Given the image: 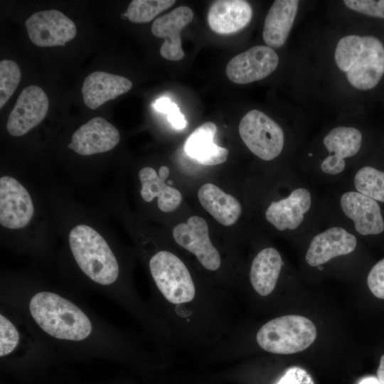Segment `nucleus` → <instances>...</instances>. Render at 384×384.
Segmentation results:
<instances>
[{
  "label": "nucleus",
  "mask_w": 384,
  "mask_h": 384,
  "mask_svg": "<svg viewBox=\"0 0 384 384\" xmlns=\"http://www.w3.org/2000/svg\"><path fill=\"white\" fill-rule=\"evenodd\" d=\"M0 301L19 312L56 353L117 358L143 353L76 294L19 284L3 287Z\"/></svg>",
  "instance_id": "obj_1"
},
{
  "label": "nucleus",
  "mask_w": 384,
  "mask_h": 384,
  "mask_svg": "<svg viewBox=\"0 0 384 384\" xmlns=\"http://www.w3.org/2000/svg\"><path fill=\"white\" fill-rule=\"evenodd\" d=\"M148 267L154 286L151 309L163 324L169 337L203 341L219 330L220 294L201 292L186 265L174 253L157 251Z\"/></svg>",
  "instance_id": "obj_2"
},
{
  "label": "nucleus",
  "mask_w": 384,
  "mask_h": 384,
  "mask_svg": "<svg viewBox=\"0 0 384 384\" xmlns=\"http://www.w3.org/2000/svg\"><path fill=\"white\" fill-rule=\"evenodd\" d=\"M334 56L338 68L358 90L375 87L384 75V45L374 36L343 37L337 43Z\"/></svg>",
  "instance_id": "obj_3"
},
{
  "label": "nucleus",
  "mask_w": 384,
  "mask_h": 384,
  "mask_svg": "<svg viewBox=\"0 0 384 384\" xmlns=\"http://www.w3.org/2000/svg\"><path fill=\"white\" fill-rule=\"evenodd\" d=\"M55 354L56 352L19 312L0 303L1 361L49 358Z\"/></svg>",
  "instance_id": "obj_4"
},
{
  "label": "nucleus",
  "mask_w": 384,
  "mask_h": 384,
  "mask_svg": "<svg viewBox=\"0 0 384 384\" xmlns=\"http://www.w3.org/2000/svg\"><path fill=\"white\" fill-rule=\"evenodd\" d=\"M314 323L306 317L289 314L272 319L257 332L255 339L264 351L276 354H292L310 346L316 338Z\"/></svg>",
  "instance_id": "obj_5"
},
{
  "label": "nucleus",
  "mask_w": 384,
  "mask_h": 384,
  "mask_svg": "<svg viewBox=\"0 0 384 384\" xmlns=\"http://www.w3.org/2000/svg\"><path fill=\"white\" fill-rule=\"evenodd\" d=\"M239 134L249 150L262 160L271 161L282 151L284 143L282 129L260 110H252L242 118Z\"/></svg>",
  "instance_id": "obj_6"
},
{
  "label": "nucleus",
  "mask_w": 384,
  "mask_h": 384,
  "mask_svg": "<svg viewBox=\"0 0 384 384\" xmlns=\"http://www.w3.org/2000/svg\"><path fill=\"white\" fill-rule=\"evenodd\" d=\"M173 237L179 246L195 255L204 269L210 272L220 269L221 257L210 239L208 225L205 219L197 215L191 216L186 223L174 227Z\"/></svg>",
  "instance_id": "obj_7"
},
{
  "label": "nucleus",
  "mask_w": 384,
  "mask_h": 384,
  "mask_svg": "<svg viewBox=\"0 0 384 384\" xmlns=\"http://www.w3.org/2000/svg\"><path fill=\"white\" fill-rule=\"evenodd\" d=\"M25 25L31 43L38 47L65 46L77 34L75 23L55 9L33 14Z\"/></svg>",
  "instance_id": "obj_8"
},
{
  "label": "nucleus",
  "mask_w": 384,
  "mask_h": 384,
  "mask_svg": "<svg viewBox=\"0 0 384 384\" xmlns=\"http://www.w3.org/2000/svg\"><path fill=\"white\" fill-rule=\"evenodd\" d=\"M278 63L279 57L272 48L256 46L231 58L225 72L233 82L247 84L267 78Z\"/></svg>",
  "instance_id": "obj_9"
},
{
  "label": "nucleus",
  "mask_w": 384,
  "mask_h": 384,
  "mask_svg": "<svg viewBox=\"0 0 384 384\" xmlns=\"http://www.w3.org/2000/svg\"><path fill=\"white\" fill-rule=\"evenodd\" d=\"M34 213L31 197L16 178L4 176L0 178V224L16 230L26 227Z\"/></svg>",
  "instance_id": "obj_10"
},
{
  "label": "nucleus",
  "mask_w": 384,
  "mask_h": 384,
  "mask_svg": "<svg viewBox=\"0 0 384 384\" xmlns=\"http://www.w3.org/2000/svg\"><path fill=\"white\" fill-rule=\"evenodd\" d=\"M48 108V98L41 87L37 85L25 87L9 115L8 132L14 137L27 134L43 120Z\"/></svg>",
  "instance_id": "obj_11"
},
{
  "label": "nucleus",
  "mask_w": 384,
  "mask_h": 384,
  "mask_svg": "<svg viewBox=\"0 0 384 384\" xmlns=\"http://www.w3.org/2000/svg\"><path fill=\"white\" fill-rule=\"evenodd\" d=\"M119 139L114 126L103 117H95L73 133L68 146L80 155L90 156L112 150Z\"/></svg>",
  "instance_id": "obj_12"
},
{
  "label": "nucleus",
  "mask_w": 384,
  "mask_h": 384,
  "mask_svg": "<svg viewBox=\"0 0 384 384\" xmlns=\"http://www.w3.org/2000/svg\"><path fill=\"white\" fill-rule=\"evenodd\" d=\"M362 134L351 127H337L324 138L329 155L321 164V171L331 175L341 174L346 167V158L356 155L361 149Z\"/></svg>",
  "instance_id": "obj_13"
},
{
  "label": "nucleus",
  "mask_w": 384,
  "mask_h": 384,
  "mask_svg": "<svg viewBox=\"0 0 384 384\" xmlns=\"http://www.w3.org/2000/svg\"><path fill=\"white\" fill-rule=\"evenodd\" d=\"M340 205L359 234L378 235L384 230V220L376 201L356 191H348L341 196Z\"/></svg>",
  "instance_id": "obj_14"
},
{
  "label": "nucleus",
  "mask_w": 384,
  "mask_h": 384,
  "mask_svg": "<svg viewBox=\"0 0 384 384\" xmlns=\"http://www.w3.org/2000/svg\"><path fill=\"white\" fill-rule=\"evenodd\" d=\"M356 245L357 239L354 235L343 228L332 227L314 237L305 260L309 265L319 267L334 257L350 254Z\"/></svg>",
  "instance_id": "obj_15"
},
{
  "label": "nucleus",
  "mask_w": 384,
  "mask_h": 384,
  "mask_svg": "<svg viewBox=\"0 0 384 384\" xmlns=\"http://www.w3.org/2000/svg\"><path fill=\"white\" fill-rule=\"evenodd\" d=\"M193 18L191 9L182 6L159 18L152 23L154 36L164 38L160 48L161 55L169 60H179L184 56L181 48L180 33Z\"/></svg>",
  "instance_id": "obj_16"
},
{
  "label": "nucleus",
  "mask_w": 384,
  "mask_h": 384,
  "mask_svg": "<svg viewBox=\"0 0 384 384\" xmlns=\"http://www.w3.org/2000/svg\"><path fill=\"white\" fill-rule=\"evenodd\" d=\"M311 206L310 191L297 188L287 197L272 202L265 211V218L278 230H295L303 222Z\"/></svg>",
  "instance_id": "obj_17"
},
{
  "label": "nucleus",
  "mask_w": 384,
  "mask_h": 384,
  "mask_svg": "<svg viewBox=\"0 0 384 384\" xmlns=\"http://www.w3.org/2000/svg\"><path fill=\"white\" fill-rule=\"evenodd\" d=\"M132 82L127 78L103 71L88 75L83 81L82 94L85 105L96 110L106 102L128 92Z\"/></svg>",
  "instance_id": "obj_18"
},
{
  "label": "nucleus",
  "mask_w": 384,
  "mask_h": 384,
  "mask_svg": "<svg viewBox=\"0 0 384 384\" xmlns=\"http://www.w3.org/2000/svg\"><path fill=\"white\" fill-rule=\"evenodd\" d=\"M252 16V8L246 1L218 0L210 6L208 23L215 33L230 34L245 28Z\"/></svg>",
  "instance_id": "obj_19"
},
{
  "label": "nucleus",
  "mask_w": 384,
  "mask_h": 384,
  "mask_svg": "<svg viewBox=\"0 0 384 384\" xmlns=\"http://www.w3.org/2000/svg\"><path fill=\"white\" fill-rule=\"evenodd\" d=\"M169 174V169L166 166H161L158 174L151 167L142 168L139 172L142 198L146 202H151L157 197L158 207L164 212L174 210L182 200L181 192L165 183Z\"/></svg>",
  "instance_id": "obj_20"
},
{
  "label": "nucleus",
  "mask_w": 384,
  "mask_h": 384,
  "mask_svg": "<svg viewBox=\"0 0 384 384\" xmlns=\"http://www.w3.org/2000/svg\"><path fill=\"white\" fill-rule=\"evenodd\" d=\"M216 125L207 122L197 127L187 138L184 150L186 154L200 164L213 166L227 160L228 150L214 142Z\"/></svg>",
  "instance_id": "obj_21"
},
{
  "label": "nucleus",
  "mask_w": 384,
  "mask_h": 384,
  "mask_svg": "<svg viewBox=\"0 0 384 384\" xmlns=\"http://www.w3.org/2000/svg\"><path fill=\"white\" fill-rule=\"evenodd\" d=\"M299 1L276 0L271 6L265 20L262 37L267 46L282 47L286 42L294 23Z\"/></svg>",
  "instance_id": "obj_22"
},
{
  "label": "nucleus",
  "mask_w": 384,
  "mask_h": 384,
  "mask_svg": "<svg viewBox=\"0 0 384 384\" xmlns=\"http://www.w3.org/2000/svg\"><path fill=\"white\" fill-rule=\"evenodd\" d=\"M282 265L281 255L274 247L264 248L257 254L251 264L249 279L258 295L267 297L272 293Z\"/></svg>",
  "instance_id": "obj_23"
},
{
  "label": "nucleus",
  "mask_w": 384,
  "mask_h": 384,
  "mask_svg": "<svg viewBox=\"0 0 384 384\" xmlns=\"http://www.w3.org/2000/svg\"><path fill=\"white\" fill-rule=\"evenodd\" d=\"M198 198L203 208L223 225H233L241 214L240 202L213 183L202 185Z\"/></svg>",
  "instance_id": "obj_24"
},
{
  "label": "nucleus",
  "mask_w": 384,
  "mask_h": 384,
  "mask_svg": "<svg viewBox=\"0 0 384 384\" xmlns=\"http://www.w3.org/2000/svg\"><path fill=\"white\" fill-rule=\"evenodd\" d=\"M357 192L384 203V172L371 166L361 168L354 176Z\"/></svg>",
  "instance_id": "obj_25"
},
{
  "label": "nucleus",
  "mask_w": 384,
  "mask_h": 384,
  "mask_svg": "<svg viewBox=\"0 0 384 384\" xmlns=\"http://www.w3.org/2000/svg\"><path fill=\"white\" fill-rule=\"evenodd\" d=\"M175 3L174 0H133L122 17L132 23H147Z\"/></svg>",
  "instance_id": "obj_26"
},
{
  "label": "nucleus",
  "mask_w": 384,
  "mask_h": 384,
  "mask_svg": "<svg viewBox=\"0 0 384 384\" xmlns=\"http://www.w3.org/2000/svg\"><path fill=\"white\" fill-rule=\"evenodd\" d=\"M21 80L18 64L11 60L0 62V108H2L17 88Z\"/></svg>",
  "instance_id": "obj_27"
},
{
  "label": "nucleus",
  "mask_w": 384,
  "mask_h": 384,
  "mask_svg": "<svg viewBox=\"0 0 384 384\" xmlns=\"http://www.w3.org/2000/svg\"><path fill=\"white\" fill-rule=\"evenodd\" d=\"M349 9L368 16L384 19V0H345Z\"/></svg>",
  "instance_id": "obj_28"
},
{
  "label": "nucleus",
  "mask_w": 384,
  "mask_h": 384,
  "mask_svg": "<svg viewBox=\"0 0 384 384\" xmlns=\"http://www.w3.org/2000/svg\"><path fill=\"white\" fill-rule=\"evenodd\" d=\"M367 283L375 297L384 299V258L372 267L368 275Z\"/></svg>",
  "instance_id": "obj_29"
},
{
  "label": "nucleus",
  "mask_w": 384,
  "mask_h": 384,
  "mask_svg": "<svg viewBox=\"0 0 384 384\" xmlns=\"http://www.w3.org/2000/svg\"><path fill=\"white\" fill-rule=\"evenodd\" d=\"M275 384H314V382L307 371L294 366L288 368Z\"/></svg>",
  "instance_id": "obj_30"
},
{
  "label": "nucleus",
  "mask_w": 384,
  "mask_h": 384,
  "mask_svg": "<svg viewBox=\"0 0 384 384\" xmlns=\"http://www.w3.org/2000/svg\"><path fill=\"white\" fill-rule=\"evenodd\" d=\"M168 120L171 125L177 129H182L187 125V122L181 112L180 109L174 103L171 110L168 112Z\"/></svg>",
  "instance_id": "obj_31"
},
{
  "label": "nucleus",
  "mask_w": 384,
  "mask_h": 384,
  "mask_svg": "<svg viewBox=\"0 0 384 384\" xmlns=\"http://www.w3.org/2000/svg\"><path fill=\"white\" fill-rule=\"evenodd\" d=\"M174 104V102H172L170 99L161 97L155 102L154 107L157 111L167 114Z\"/></svg>",
  "instance_id": "obj_32"
},
{
  "label": "nucleus",
  "mask_w": 384,
  "mask_h": 384,
  "mask_svg": "<svg viewBox=\"0 0 384 384\" xmlns=\"http://www.w3.org/2000/svg\"><path fill=\"white\" fill-rule=\"evenodd\" d=\"M377 378L380 384H384V355H383L380 360V364L377 370Z\"/></svg>",
  "instance_id": "obj_33"
},
{
  "label": "nucleus",
  "mask_w": 384,
  "mask_h": 384,
  "mask_svg": "<svg viewBox=\"0 0 384 384\" xmlns=\"http://www.w3.org/2000/svg\"><path fill=\"white\" fill-rule=\"evenodd\" d=\"M358 384H380L378 379L374 376H368L363 378Z\"/></svg>",
  "instance_id": "obj_34"
}]
</instances>
